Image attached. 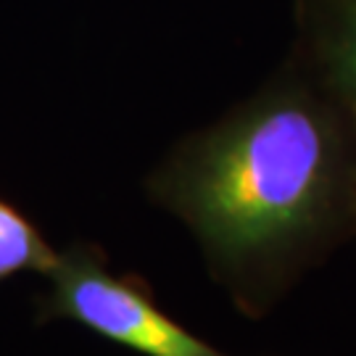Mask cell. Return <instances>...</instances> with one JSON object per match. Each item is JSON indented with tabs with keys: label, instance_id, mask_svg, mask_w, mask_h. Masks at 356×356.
Wrapping results in <instances>:
<instances>
[{
	"label": "cell",
	"instance_id": "cell-1",
	"mask_svg": "<svg viewBox=\"0 0 356 356\" xmlns=\"http://www.w3.org/2000/svg\"><path fill=\"white\" fill-rule=\"evenodd\" d=\"M243 317L267 319L356 243V124L293 53L243 101L182 135L143 179Z\"/></svg>",
	"mask_w": 356,
	"mask_h": 356
},
{
	"label": "cell",
	"instance_id": "cell-4",
	"mask_svg": "<svg viewBox=\"0 0 356 356\" xmlns=\"http://www.w3.org/2000/svg\"><path fill=\"white\" fill-rule=\"evenodd\" d=\"M58 259V248L19 206L0 195V288L22 275L45 277Z\"/></svg>",
	"mask_w": 356,
	"mask_h": 356
},
{
	"label": "cell",
	"instance_id": "cell-3",
	"mask_svg": "<svg viewBox=\"0 0 356 356\" xmlns=\"http://www.w3.org/2000/svg\"><path fill=\"white\" fill-rule=\"evenodd\" d=\"M301 64L356 124V0H293V45Z\"/></svg>",
	"mask_w": 356,
	"mask_h": 356
},
{
	"label": "cell",
	"instance_id": "cell-2",
	"mask_svg": "<svg viewBox=\"0 0 356 356\" xmlns=\"http://www.w3.org/2000/svg\"><path fill=\"white\" fill-rule=\"evenodd\" d=\"M45 280L32 298L35 325L69 322L140 356H232L172 317L140 275L111 267L101 243L61 245Z\"/></svg>",
	"mask_w": 356,
	"mask_h": 356
}]
</instances>
